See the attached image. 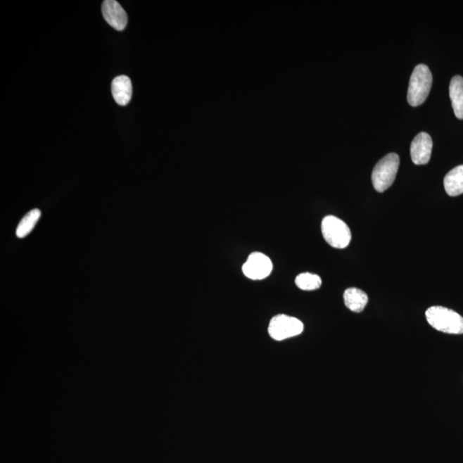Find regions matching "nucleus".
<instances>
[{"label": "nucleus", "instance_id": "obj_1", "mask_svg": "<svg viewBox=\"0 0 463 463\" xmlns=\"http://www.w3.org/2000/svg\"><path fill=\"white\" fill-rule=\"evenodd\" d=\"M431 327L447 334H463V317L457 312L443 307H431L426 312Z\"/></svg>", "mask_w": 463, "mask_h": 463}, {"label": "nucleus", "instance_id": "obj_2", "mask_svg": "<svg viewBox=\"0 0 463 463\" xmlns=\"http://www.w3.org/2000/svg\"><path fill=\"white\" fill-rule=\"evenodd\" d=\"M433 84V75L429 66L418 65L415 66L412 73L409 90H407V101L412 107L425 103Z\"/></svg>", "mask_w": 463, "mask_h": 463}, {"label": "nucleus", "instance_id": "obj_3", "mask_svg": "<svg viewBox=\"0 0 463 463\" xmlns=\"http://www.w3.org/2000/svg\"><path fill=\"white\" fill-rule=\"evenodd\" d=\"M400 158L395 153H391L379 160L372 174V184L379 192L386 191L394 183L398 175Z\"/></svg>", "mask_w": 463, "mask_h": 463}, {"label": "nucleus", "instance_id": "obj_4", "mask_svg": "<svg viewBox=\"0 0 463 463\" xmlns=\"http://www.w3.org/2000/svg\"><path fill=\"white\" fill-rule=\"evenodd\" d=\"M322 234L328 244L336 249H344L350 244V229L343 220L328 215L322 222Z\"/></svg>", "mask_w": 463, "mask_h": 463}, {"label": "nucleus", "instance_id": "obj_5", "mask_svg": "<svg viewBox=\"0 0 463 463\" xmlns=\"http://www.w3.org/2000/svg\"><path fill=\"white\" fill-rule=\"evenodd\" d=\"M304 324L296 317L284 315L274 317L269 322L268 331L270 337L276 341H284L301 334Z\"/></svg>", "mask_w": 463, "mask_h": 463}, {"label": "nucleus", "instance_id": "obj_6", "mask_svg": "<svg viewBox=\"0 0 463 463\" xmlns=\"http://www.w3.org/2000/svg\"><path fill=\"white\" fill-rule=\"evenodd\" d=\"M272 269L273 264L270 258L258 252L250 254L242 267L245 276L255 281L265 279L272 274Z\"/></svg>", "mask_w": 463, "mask_h": 463}, {"label": "nucleus", "instance_id": "obj_7", "mask_svg": "<svg viewBox=\"0 0 463 463\" xmlns=\"http://www.w3.org/2000/svg\"><path fill=\"white\" fill-rule=\"evenodd\" d=\"M433 139L429 133L421 132L416 136L411 144L410 154L415 165H425L429 163L433 151Z\"/></svg>", "mask_w": 463, "mask_h": 463}, {"label": "nucleus", "instance_id": "obj_8", "mask_svg": "<svg viewBox=\"0 0 463 463\" xmlns=\"http://www.w3.org/2000/svg\"><path fill=\"white\" fill-rule=\"evenodd\" d=\"M103 18L110 26L116 30H124L127 25V14L115 0H105L103 4Z\"/></svg>", "mask_w": 463, "mask_h": 463}, {"label": "nucleus", "instance_id": "obj_9", "mask_svg": "<svg viewBox=\"0 0 463 463\" xmlns=\"http://www.w3.org/2000/svg\"><path fill=\"white\" fill-rule=\"evenodd\" d=\"M113 99L120 106H127L132 96V84L127 76H119L112 82Z\"/></svg>", "mask_w": 463, "mask_h": 463}, {"label": "nucleus", "instance_id": "obj_10", "mask_svg": "<svg viewBox=\"0 0 463 463\" xmlns=\"http://www.w3.org/2000/svg\"><path fill=\"white\" fill-rule=\"evenodd\" d=\"M445 189L450 197L463 194V165L450 170L443 179Z\"/></svg>", "mask_w": 463, "mask_h": 463}, {"label": "nucleus", "instance_id": "obj_11", "mask_svg": "<svg viewBox=\"0 0 463 463\" xmlns=\"http://www.w3.org/2000/svg\"><path fill=\"white\" fill-rule=\"evenodd\" d=\"M450 97L455 115L463 120V77L455 76L450 84Z\"/></svg>", "mask_w": 463, "mask_h": 463}, {"label": "nucleus", "instance_id": "obj_12", "mask_svg": "<svg viewBox=\"0 0 463 463\" xmlns=\"http://www.w3.org/2000/svg\"><path fill=\"white\" fill-rule=\"evenodd\" d=\"M344 303L346 307L354 312H361L368 303V296L366 293L359 288H348L344 293Z\"/></svg>", "mask_w": 463, "mask_h": 463}, {"label": "nucleus", "instance_id": "obj_13", "mask_svg": "<svg viewBox=\"0 0 463 463\" xmlns=\"http://www.w3.org/2000/svg\"><path fill=\"white\" fill-rule=\"evenodd\" d=\"M42 212L40 210L34 209L26 214L19 222L15 234L18 238L23 239L27 236L34 229L37 222L40 220Z\"/></svg>", "mask_w": 463, "mask_h": 463}, {"label": "nucleus", "instance_id": "obj_14", "mask_svg": "<svg viewBox=\"0 0 463 463\" xmlns=\"http://www.w3.org/2000/svg\"><path fill=\"white\" fill-rule=\"evenodd\" d=\"M296 284L298 288L304 291H312L319 289L322 285V279L319 276L311 273H302L296 278Z\"/></svg>", "mask_w": 463, "mask_h": 463}]
</instances>
